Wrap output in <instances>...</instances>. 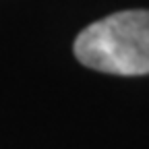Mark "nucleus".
<instances>
[{"label":"nucleus","mask_w":149,"mask_h":149,"mask_svg":"<svg viewBox=\"0 0 149 149\" xmlns=\"http://www.w3.org/2000/svg\"><path fill=\"white\" fill-rule=\"evenodd\" d=\"M72 52L83 66L100 72L149 74V10H120L87 25Z\"/></svg>","instance_id":"1"}]
</instances>
